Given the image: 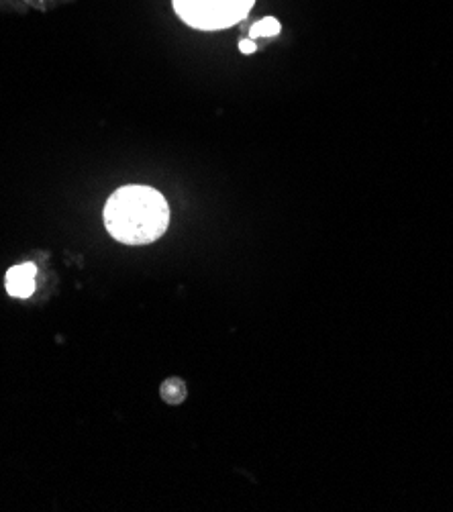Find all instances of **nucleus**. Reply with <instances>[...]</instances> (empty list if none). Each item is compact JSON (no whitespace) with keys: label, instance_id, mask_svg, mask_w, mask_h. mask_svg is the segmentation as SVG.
<instances>
[{"label":"nucleus","instance_id":"f257e3e1","mask_svg":"<svg viewBox=\"0 0 453 512\" xmlns=\"http://www.w3.org/2000/svg\"><path fill=\"white\" fill-rule=\"evenodd\" d=\"M105 227L123 245L158 241L170 225L168 200L151 186L131 184L115 190L105 204Z\"/></svg>","mask_w":453,"mask_h":512},{"label":"nucleus","instance_id":"39448f33","mask_svg":"<svg viewBox=\"0 0 453 512\" xmlns=\"http://www.w3.org/2000/svg\"><path fill=\"white\" fill-rule=\"evenodd\" d=\"M280 23H278V19H274V17H266V19H262L260 23H256L254 27L249 29V39H258V37H274V35H278L280 33Z\"/></svg>","mask_w":453,"mask_h":512},{"label":"nucleus","instance_id":"f03ea898","mask_svg":"<svg viewBox=\"0 0 453 512\" xmlns=\"http://www.w3.org/2000/svg\"><path fill=\"white\" fill-rule=\"evenodd\" d=\"M176 15L192 29L221 31L243 21L256 0H172Z\"/></svg>","mask_w":453,"mask_h":512},{"label":"nucleus","instance_id":"7ed1b4c3","mask_svg":"<svg viewBox=\"0 0 453 512\" xmlns=\"http://www.w3.org/2000/svg\"><path fill=\"white\" fill-rule=\"evenodd\" d=\"M35 276H37V268L31 262L13 266L7 272V278H5L7 292L13 298H29V296H33V292H35Z\"/></svg>","mask_w":453,"mask_h":512},{"label":"nucleus","instance_id":"423d86ee","mask_svg":"<svg viewBox=\"0 0 453 512\" xmlns=\"http://www.w3.org/2000/svg\"><path fill=\"white\" fill-rule=\"evenodd\" d=\"M239 49H241V54L251 56V54H254V51L258 49V45H256L254 39H241V41H239Z\"/></svg>","mask_w":453,"mask_h":512},{"label":"nucleus","instance_id":"20e7f679","mask_svg":"<svg viewBox=\"0 0 453 512\" xmlns=\"http://www.w3.org/2000/svg\"><path fill=\"white\" fill-rule=\"evenodd\" d=\"M160 394H162V398H164L168 404H182V402L186 400L188 388H186L184 380H180V378H168V380L162 384Z\"/></svg>","mask_w":453,"mask_h":512}]
</instances>
